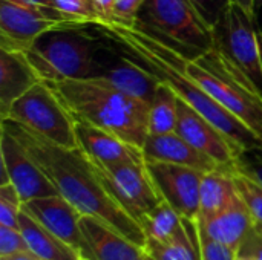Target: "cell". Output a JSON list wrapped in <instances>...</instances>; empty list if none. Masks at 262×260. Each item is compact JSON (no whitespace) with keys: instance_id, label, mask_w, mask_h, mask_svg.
<instances>
[{"instance_id":"cell-26","label":"cell","mask_w":262,"mask_h":260,"mask_svg":"<svg viewBox=\"0 0 262 260\" xmlns=\"http://www.w3.org/2000/svg\"><path fill=\"white\" fill-rule=\"evenodd\" d=\"M23 202L12 182L0 185V225L18 228V218Z\"/></svg>"},{"instance_id":"cell-11","label":"cell","mask_w":262,"mask_h":260,"mask_svg":"<svg viewBox=\"0 0 262 260\" xmlns=\"http://www.w3.org/2000/svg\"><path fill=\"white\" fill-rule=\"evenodd\" d=\"M0 156L2 178L0 185L12 182L21 202H28L43 196L58 195L54 184L28 155L23 146L6 130H0Z\"/></svg>"},{"instance_id":"cell-31","label":"cell","mask_w":262,"mask_h":260,"mask_svg":"<svg viewBox=\"0 0 262 260\" xmlns=\"http://www.w3.org/2000/svg\"><path fill=\"white\" fill-rule=\"evenodd\" d=\"M201 17L213 28V25L220 20L226 8L233 2V0H190Z\"/></svg>"},{"instance_id":"cell-36","label":"cell","mask_w":262,"mask_h":260,"mask_svg":"<svg viewBox=\"0 0 262 260\" xmlns=\"http://www.w3.org/2000/svg\"><path fill=\"white\" fill-rule=\"evenodd\" d=\"M0 260H45L38 257L34 253H20V254H14V256H8V257H0Z\"/></svg>"},{"instance_id":"cell-30","label":"cell","mask_w":262,"mask_h":260,"mask_svg":"<svg viewBox=\"0 0 262 260\" xmlns=\"http://www.w3.org/2000/svg\"><path fill=\"white\" fill-rule=\"evenodd\" d=\"M29 251L31 250L20 228L0 225V257H8Z\"/></svg>"},{"instance_id":"cell-19","label":"cell","mask_w":262,"mask_h":260,"mask_svg":"<svg viewBox=\"0 0 262 260\" xmlns=\"http://www.w3.org/2000/svg\"><path fill=\"white\" fill-rule=\"evenodd\" d=\"M40 81L23 52L0 49V118H6L11 106Z\"/></svg>"},{"instance_id":"cell-25","label":"cell","mask_w":262,"mask_h":260,"mask_svg":"<svg viewBox=\"0 0 262 260\" xmlns=\"http://www.w3.org/2000/svg\"><path fill=\"white\" fill-rule=\"evenodd\" d=\"M51 6L74 26H91L100 21L94 0H51Z\"/></svg>"},{"instance_id":"cell-27","label":"cell","mask_w":262,"mask_h":260,"mask_svg":"<svg viewBox=\"0 0 262 260\" xmlns=\"http://www.w3.org/2000/svg\"><path fill=\"white\" fill-rule=\"evenodd\" d=\"M233 176H235V184H236L239 196L244 199V202L250 208L255 221L262 224V187L255 181L239 173H233Z\"/></svg>"},{"instance_id":"cell-5","label":"cell","mask_w":262,"mask_h":260,"mask_svg":"<svg viewBox=\"0 0 262 260\" xmlns=\"http://www.w3.org/2000/svg\"><path fill=\"white\" fill-rule=\"evenodd\" d=\"M84 26L57 28L43 34L26 52V58L43 81L94 78L101 63L103 48L97 37L83 32Z\"/></svg>"},{"instance_id":"cell-15","label":"cell","mask_w":262,"mask_h":260,"mask_svg":"<svg viewBox=\"0 0 262 260\" xmlns=\"http://www.w3.org/2000/svg\"><path fill=\"white\" fill-rule=\"evenodd\" d=\"M109 63L111 64L101 63L100 72L92 80L112 86L134 98L150 104L158 87L161 86V80L144 64H141L129 54L123 52L120 48L115 49V60Z\"/></svg>"},{"instance_id":"cell-10","label":"cell","mask_w":262,"mask_h":260,"mask_svg":"<svg viewBox=\"0 0 262 260\" xmlns=\"http://www.w3.org/2000/svg\"><path fill=\"white\" fill-rule=\"evenodd\" d=\"M68 26L74 25L54 8L0 0V49L25 54L43 34Z\"/></svg>"},{"instance_id":"cell-18","label":"cell","mask_w":262,"mask_h":260,"mask_svg":"<svg viewBox=\"0 0 262 260\" xmlns=\"http://www.w3.org/2000/svg\"><path fill=\"white\" fill-rule=\"evenodd\" d=\"M143 155L146 162L178 164L201 170L204 173L221 169L212 158L195 149L177 132L166 135H149L143 146Z\"/></svg>"},{"instance_id":"cell-22","label":"cell","mask_w":262,"mask_h":260,"mask_svg":"<svg viewBox=\"0 0 262 260\" xmlns=\"http://www.w3.org/2000/svg\"><path fill=\"white\" fill-rule=\"evenodd\" d=\"M18 228L23 233L31 253L45 260H81V253L51 233L34 218H31L23 208L18 218Z\"/></svg>"},{"instance_id":"cell-32","label":"cell","mask_w":262,"mask_h":260,"mask_svg":"<svg viewBox=\"0 0 262 260\" xmlns=\"http://www.w3.org/2000/svg\"><path fill=\"white\" fill-rule=\"evenodd\" d=\"M144 0H115V23L135 25Z\"/></svg>"},{"instance_id":"cell-8","label":"cell","mask_w":262,"mask_h":260,"mask_svg":"<svg viewBox=\"0 0 262 260\" xmlns=\"http://www.w3.org/2000/svg\"><path fill=\"white\" fill-rule=\"evenodd\" d=\"M3 120L15 121L57 146L78 147L75 118L43 80L17 100Z\"/></svg>"},{"instance_id":"cell-34","label":"cell","mask_w":262,"mask_h":260,"mask_svg":"<svg viewBox=\"0 0 262 260\" xmlns=\"http://www.w3.org/2000/svg\"><path fill=\"white\" fill-rule=\"evenodd\" d=\"M146 251L155 260H180L173 250L169 247V244L157 242V241H147Z\"/></svg>"},{"instance_id":"cell-1","label":"cell","mask_w":262,"mask_h":260,"mask_svg":"<svg viewBox=\"0 0 262 260\" xmlns=\"http://www.w3.org/2000/svg\"><path fill=\"white\" fill-rule=\"evenodd\" d=\"M0 129L9 132L23 146L54 184L58 195L69 201L83 216L103 221L146 250L147 239L141 225L109 195L97 166L80 147L57 146L11 120H2Z\"/></svg>"},{"instance_id":"cell-3","label":"cell","mask_w":262,"mask_h":260,"mask_svg":"<svg viewBox=\"0 0 262 260\" xmlns=\"http://www.w3.org/2000/svg\"><path fill=\"white\" fill-rule=\"evenodd\" d=\"M46 83L75 120L104 129L143 149L149 136L147 103L92 78Z\"/></svg>"},{"instance_id":"cell-23","label":"cell","mask_w":262,"mask_h":260,"mask_svg":"<svg viewBox=\"0 0 262 260\" xmlns=\"http://www.w3.org/2000/svg\"><path fill=\"white\" fill-rule=\"evenodd\" d=\"M180 98L175 90L161 81L149 104V135H166L177 130Z\"/></svg>"},{"instance_id":"cell-4","label":"cell","mask_w":262,"mask_h":260,"mask_svg":"<svg viewBox=\"0 0 262 260\" xmlns=\"http://www.w3.org/2000/svg\"><path fill=\"white\" fill-rule=\"evenodd\" d=\"M106 40L115 43L123 52L129 54L141 64H144L152 74H155L163 83L170 86L180 100L192 106L196 112L206 116L212 124H215L223 133H226L243 152L256 146H262V141L246 127L236 116L227 112L221 104H218L210 95H207L192 78L181 72L177 66L164 60L163 57L150 52L144 46L117 35H101Z\"/></svg>"},{"instance_id":"cell-40","label":"cell","mask_w":262,"mask_h":260,"mask_svg":"<svg viewBox=\"0 0 262 260\" xmlns=\"http://www.w3.org/2000/svg\"><path fill=\"white\" fill-rule=\"evenodd\" d=\"M143 260H155V259H154V257H152V256H150V254H149V253L146 251V254H144V259H143Z\"/></svg>"},{"instance_id":"cell-35","label":"cell","mask_w":262,"mask_h":260,"mask_svg":"<svg viewBox=\"0 0 262 260\" xmlns=\"http://www.w3.org/2000/svg\"><path fill=\"white\" fill-rule=\"evenodd\" d=\"M100 21L98 23H112L115 21V0H94Z\"/></svg>"},{"instance_id":"cell-42","label":"cell","mask_w":262,"mask_h":260,"mask_svg":"<svg viewBox=\"0 0 262 260\" xmlns=\"http://www.w3.org/2000/svg\"><path fill=\"white\" fill-rule=\"evenodd\" d=\"M255 3H256V8H258V9L262 6V0H255Z\"/></svg>"},{"instance_id":"cell-21","label":"cell","mask_w":262,"mask_h":260,"mask_svg":"<svg viewBox=\"0 0 262 260\" xmlns=\"http://www.w3.org/2000/svg\"><path fill=\"white\" fill-rule=\"evenodd\" d=\"M238 196L235 176L232 172L216 169L204 173L200 190L198 224H204L224 208H227Z\"/></svg>"},{"instance_id":"cell-43","label":"cell","mask_w":262,"mask_h":260,"mask_svg":"<svg viewBox=\"0 0 262 260\" xmlns=\"http://www.w3.org/2000/svg\"><path fill=\"white\" fill-rule=\"evenodd\" d=\"M81 260H88V259H84V257H83V259H81Z\"/></svg>"},{"instance_id":"cell-33","label":"cell","mask_w":262,"mask_h":260,"mask_svg":"<svg viewBox=\"0 0 262 260\" xmlns=\"http://www.w3.org/2000/svg\"><path fill=\"white\" fill-rule=\"evenodd\" d=\"M238 254L253 260H262V236L256 230L250 233V236L243 242L238 250Z\"/></svg>"},{"instance_id":"cell-13","label":"cell","mask_w":262,"mask_h":260,"mask_svg":"<svg viewBox=\"0 0 262 260\" xmlns=\"http://www.w3.org/2000/svg\"><path fill=\"white\" fill-rule=\"evenodd\" d=\"M175 132L195 149L212 158L221 169L235 173V164L243 150L215 124L183 100L178 103V124Z\"/></svg>"},{"instance_id":"cell-2","label":"cell","mask_w":262,"mask_h":260,"mask_svg":"<svg viewBox=\"0 0 262 260\" xmlns=\"http://www.w3.org/2000/svg\"><path fill=\"white\" fill-rule=\"evenodd\" d=\"M91 26L101 35L129 38L177 66L262 141V93L215 44L206 52L187 57L137 23L121 25L112 21Z\"/></svg>"},{"instance_id":"cell-6","label":"cell","mask_w":262,"mask_h":260,"mask_svg":"<svg viewBox=\"0 0 262 260\" xmlns=\"http://www.w3.org/2000/svg\"><path fill=\"white\" fill-rule=\"evenodd\" d=\"M137 25L187 57L213 48V28L190 0H144Z\"/></svg>"},{"instance_id":"cell-38","label":"cell","mask_w":262,"mask_h":260,"mask_svg":"<svg viewBox=\"0 0 262 260\" xmlns=\"http://www.w3.org/2000/svg\"><path fill=\"white\" fill-rule=\"evenodd\" d=\"M14 2H20L25 5H31V6H38V8H52L51 0H14Z\"/></svg>"},{"instance_id":"cell-37","label":"cell","mask_w":262,"mask_h":260,"mask_svg":"<svg viewBox=\"0 0 262 260\" xmlns=\"http://www.w3.org/2000/svg\"><path fill=\"white\" fill-rule=\"evenodd\" d=\"M233 2H236L238 5H241L247 12H250L253 15H258V8H256L255 0H233Z\"/></svg>"},{"instance_id":"cell-29","label":"cell","mask_w":262,"mask_h":260,"mask_svg":"<svg viewBox=\"0 0 262 260\" xmlns=\"http://www.w3.org/2000/svg\"><path fill=\"white\" fill-rule=\"evenodd\" d=\"M200 245H201V260H236L238 251L221 242L212 239L204 230L200 228Z\"/></svg>"},{"instance_id":"cell-41","label":"cell","mask_w":262,"mask_h":260,"mask_svg":"<svg viewBox=\"0 0 262 260\" xmlns=\"http://www.w3.org/2000/svg\"><path fill=\"white\" fill-rule=\"evenodd\" d=\"M236 260H253V259H250V257H246V256H239V254H238Z\"/></svg>"},{"instance_id":"cell-9","label":"cell","mask_w":262,"mask_h":260,"mask_svg":"<svg viewBox=\"0 0 262 260\" xmlns=\"http://www.w3.org/2000/svg\"><path fill=\"white\" fill-rule=\"evenodd\" d=\"M95 166L109 195L138 224L149 211L163 202L146 162Z\"/></svg>"},{"instance_id":"cell-16","label":"cell","mask_w":262,"mask_h":260,"mask_svg":"<svg viewBox=\"0 0 262 260\" xmlns=\"http://www.w3.org/2000/svg\"><path fill=\"white\" fill-rule=\"evenodd\" d=\"M78 147L98 166L123 162H146L143 149L129 144L120 136L86 121L75 120Z\"/></svg>"},{"instance_id":"cell-12","label":"cell","mask_w":262,"mask_h":260,"mask_svg":"<svg viewBox=\"0 0 262 260\" xmlns=\"http://www.w3.org/2000/svg\"><path fill=\"white\" fill-rule=\"evenodd\" d=\"M146 167L161 199L181 218L196 221L204 172L169 162H146Z\"/></svg>"},{"instance_id":"cell-28","label":"cell","mask_w":262,"mask_h":260,"mask_svg":"<svg viewBox=\"0 0 262 260\" xmlns=\"http://www.w3.org/2000/svg\"><path fill=\"white\" fill-rule=\"evenodd\" d=\"M235 173L247 176L262 187V146L247 149L239 153L235 164Z\"/></svg>"},{"instance_id":"cell-7","label":"cell","mask_w":262,"mask_h":260,"mask_svg":"<svg viewBox=\"0 0 262 260\" xmlns=\"http://www.w3.org/2000/svg\"><path fill=\"white\" fill-rule=\"evenodd\" d=\"M213 41L262 93V29L258 15L232 2L213 25Z\"/></svg>"},{"instance_id":"cell-20","label":"cell","mask_w":262,"mask_h":260,"mask_svg":"<svg viewBox=\"0 0 262 260\" xmlns=\"http://www.w3.org/2000/svg\"><path fill=\"white\" fill-rule=\"evenodd\" d=\"M255 224L256 221L250 208L238 193L236 199L227 208H224L207 222L198 225L216 242H221L238 251L250 233L255 231Z\"/></svg>"},{"instance_id":"cell-17","label":"cell","mask_w":262,"mask_h":260,"mask_svg":"<svg viewBox=\"0 0 262 260\" xmlns=\"http://www.w3.org/2000/svg\"><path fill=\"white\" fill-rule=\"evenodd\" d=\"M80 228L88 247V260H143L146 250L120 231L92 216H81Z\"/></svg>"},{"instance_id":"cell-24","label":"cell","mask_w":262,"mask_h":260,"mask_svg":"<svg viewBox=\"0 0 262 260\" xmlns=\"http://www.w3.org/2000/svg\"><path fill=\"white\" fill-rule=\"evenodd\" d=\"M140 225L147 241L167 244L183 227V218L163 201L140 221Z\"/></svg>"},{"instance_id":"cell-14","label":"cell","mask_w":262,"mask_h":260,"mask_svg":"<svg viewBox=\"0 0 262 260\" xmlns=\"http://www.w3.org/2000/svg\"><path fill=\"white\" fill-rule=\"evenodd\" d=\"M21 208L51 233L77 248L86 259L88 247L80 228V219L83 215L61 195L43 196L28 201Z\"/></svg>"},{"instance_id":"cell-39","label":"cell","mask_w":262,"mask_h":260,"mask_svg":"<svg viewBox=\"0 0 262 260\" xmlns=\"http://www.w3.org/2000/svg\"><path fill=\"white\" fill-rule=\"evenodd\" d=\"M255 230H256V231H258V233H259V234L262 236V224L261 222H256V224H255Z\"/></svg>"}]
</instances>
